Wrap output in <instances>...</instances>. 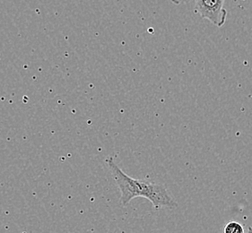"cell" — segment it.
I'll use <instances>...</instances> for the list:
<instances>
[{
    "instance_id": "obj_1",
    "label": "cell",
    "mask_w": 252,
    "mask_h": 233,
    "mask_svg": "<svg viewBox=\"0 0 252 233\" xmlns=\"http://www.w3.org/2000/svg\"><path fill=\"white\" fill-rule=\"evenodd\" d=\"M107 165L111 176L121 190V203L122 205L125 206L128 204L133 198H145L153 204L156 209L176 207V202L170 196L163 185L148 180L136 179L127 176L111 158L107 160Z\"/></svg>"
},
{
    "instance_id": "obj_2",
    "label": "cell",
    "mask_w": 252,
    "mask_h": 233,
    "mask_svg": "<svg viewBox=\"0 0 252 233\" xmlns=\"http://www.w3.org/2000/svg\"><path fill=\"white\" fill-rule=\"evenodd\" d=\"M224 2L225 0H195V8L203 19H207L217 27H222L228 15Z\"/></svg>"
},
{
    "instance_id": "obj_3",
    "label": "cell",
    "mask_w": 252,
    "mask_h": 233,
    "mask_svg": "<svg viewBox=\"0 0 252 233\" xmlns=\"http://www.w3.org/2000/svg\"><path fill=\"white\" fill-rule=\"evenodd\" d=\"M223 233H245L242 224L238 222H229L223 228Z\"/></svg>"
},
{
    "instance_id": "obj_4",
    "label": "cell",
    "mask_w": 252,
    "mask_h": 233,
    "mask_svg": "<svg viewBox=\"0 0 252 233\" xmlns=\"http://www.w3.org/2000/svg\"><path fill=\"white\" fill-rule=\"evenodd\" d=\"M171 1H172V4L179 5H182V4H184V3H187V2H189L190 0H171Z\"/></svg>"
},
{
    "instance_id": "obj_5",
    "label": "cell",
    "mask_w": 252,
    "mask_h": 233,
    "mask_svg": "<svg viewBox=\"0 0 252 233\" xmlns=\"http://www.w3.org/2000/svg\"><path fill=\"white\" fill-rule=\"evenodd\" d=\"M247 233H252V227H249V228H248Z\"/></svg>"
}]
</instances>
